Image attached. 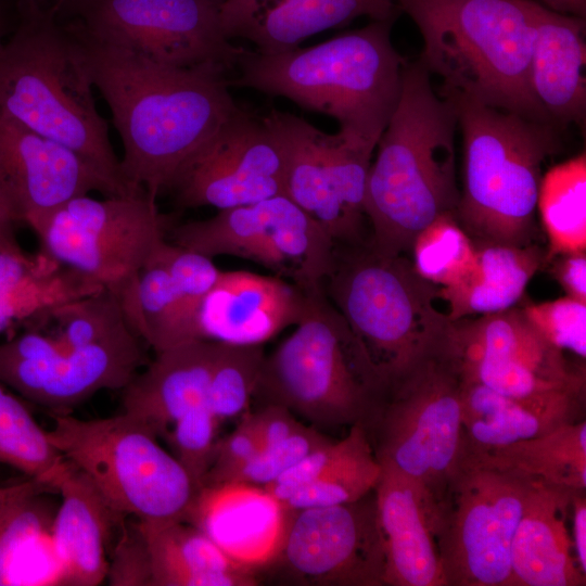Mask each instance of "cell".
<instances>
[{
  "label": "cell",
  "instance_id": "obj_25",
  "mask_svg": "<svg viewBox=\"0 0 586 586\" xmlns=\"http://www.w3.org/2000/svg\"><path fill=\"white\" fill-rule=\"evenodd\" d=\"M530 480L511 543L510 586H585L568 526L573 491Z\"/></svg>",
  "mask_w": 586,
  "mask_h": 586
},
{
  "label": "cell",
  "instance_id": "obj_14",
  "mask_svg": "<svg viewBox=\"0 0 586 586\" xmlns=\"http://www.w3.org/2000/svg\"><path fill=\"white\" fill-rule=\"evenodd\" d=\"M170 242L211 258L252 260L306 293L323 291L336 251L330 235L285 194L177 225Z\"/></svg>",
  "mask_w": 586,
  "mask_h": 586
},
{
  "label": "cell",
  "instance_id": "obj_50",
  "mask_svg": "<svg viewBox=\"0 0 586 586\" xmlns=\"http://www.w3.org/2000/svg\"><path fill=\"white\" fill-rule=\"evenodd\" d=\"M585 491H573L571 496L572 543L581 570L586 573V496Z\"/></svg>",
  "mask_w": 586,
  "mask_h": 586
},
{
  "label": "cell",
  "instance_id": "obj_35",
  "mask_svg": "<svg viewBox=\"0 0 586 586\" xmlns=\"http://www.w3.org/2000/svg\"><path fill=\"white\" fill-rule=\"evenodd\" d=\"M536 209L548 239L546 262L586 252V154L549 168L542 177Z\"/></svg>",
  "mask_w": 586,
  "mask_h": 586
},
{
  "label": "cell",
  "instance_id": "obj_48",
  "mask_svg": "<svg viewBox=\"0 0 586 586\" xmlns=\"http://www.w3.org/2000/svg\"><path fill=\"white\" fill-rule=\"evenodd\" d=\"M249 415L259 449L282 442L304 425L288 408L276 404H264Z\"/></svg>",
  "mask_w": 586,
  "mask_h": 586
},
{
  "label": "cell",
  "instance_id": "obj_51",
  "mask_svg": "<svg viewBox=\"0 0 586 586\" xmlns=\"http://www.w3.org/2000/svg\"><path fill=\"white\" fill-rule=\"evenodd\" d=\"M15 220L0 201V252L26 256L28 255L17 242L14 225Z\"/></svg>",
  "mask_w": 586,
  "mask_h": 586
},
{
  "label": "cell",
  "instance_id": "obj_55",
  "mask_svg": "<svg viewBox=\"0 0 586 586\" xmlns=\"http://www.w3.org/2000/svg\"><path fill=\"white\" fill-rule=\"evenodd\" d=\"M216 3H218L219 5L224 4L225 2L229 1V0H214Z\"/></svg>",
  "mask_w": 586,
  "mask_h": 586
},
{
  "label": "cell",
  "instance_id": "obj_34",
  "mask_svg": "<svg viewBox=\"0 0 586 586\" xmlns=\"http://www.w3.org/2000/svg\"><path fill=\"white\" fill-rule=\"evenodd\" d=\"M471 451V450H470ZM488 462L547 484L586 489V422L581 419L504 447L472 451Z\"/></svg>",
  "mask_w": 586,
  "mask_h": 586
},
{
  "label": "cell",
  "instance_id": "obj_11",
  "mask_svg": "<svg viewBox=\"0 0 586 586\" xmlns=\"http://www.w3.org/2000/svg\"><path fill=\"white\" fill-rule=\"evenodd\" d=\"M530 482L467 449L432 527L446 586H510Z\"/></svg>",
  "mask_w": 586,
  "mask_h": 586
},
{
  "label": "cell",
  "instance_id": "obj_31",
  "mask_svg": "<svg viewBox=\"0 0 586 586\" xmlns=\"http://www.w3.org/2000/svg\"><path fill=\"white\" fill-rule=\"evenodd\" d=\"M152 568V586H255L258 574L231 560L184 521L138 520Z\"/></svg>",
  "mask_w": 586,
  "mask_h": 586
},
{
  "label": "cell",
  "instance_id": "obj_15",
  "mask_svg": "<svg viewBox=\"0 0 586 586\" xmlns=\"http://www.w3.org/2000/svg\"><path fill=\"white\" fill-rule=\"evenodd\" d=\"M145 191L102 200L79 195L35 229L41 251L118 293L165 239L167 218Z\"/></svg>",
  "mask_w": 586,
  "mask_h": 586
},
{
  "label": "cell",
  "instance_id": "obj_39",
  "mask_svg": "<svg viewBox=\"0 0 586 586\" xmlns=\"http://www.w3.org/2000/svg\"><path fill=\"white\" fill-rule=\"evenodd\" d=\"M265 357L263 345L218 342L211 372L208 406L219 423L242 417L250 410Z\"/></svg>",
  "mask_w": 586,
  "mask_h": 586
},
{
  "label": "cell",
  "instance_id": "obj_56",
  "mask_svg": "<svg viewBox=\"0 0 586 586\" xmlns=\"http://www.w3.org/2000/svg\"><path fill=\"white\" fill-rule=\"evenodd\" d=\"M39 1L48 3V0H39Z\"/></svg>",
  "mask_w": 586,
  "mask_h": 586
},
{
  "label": "cell",
  "instance_id": "obj_4",
  "mask_svg": "<svg viewBox=\"0 0 586 586\" xmlns=\"http://www.w3.org/2000/svg\"><path fill=\"white\" fill-rule=\"evenodd\" d=\"M394 22L372 21L321 43L280 53L245 50L235 66L239 76L229 85L328 115L339 130L377 145L398 103L406 64L392 42Z\"/></svg>",
  "mask_w": 586,
  "mask_h": 586
},
{
  "label": "cell",
  "instance_id": "obj_49",
  "mask_svg": "<svg viewBox=\"0 0 586 586\" xmlns=\"http://www.w3.org/2000/svg\"><path fill=\"white\" fill-rule=\"evenodd\" d=\"M551 272L566 296L586 303V252L556 256Z\"/></svg>",
  "mask_w": 586,
  "mask_h": 586
},
{
  "label": "cell",
  "instance_id": "obj_18",
  "mask_svg": "<svg viewBox=\"0 0 586 586\" xmlns=\"http://www.w3.org/2000/svg\"><path fill=\"white\" fill-rule=\"evenodd\" d=\"M285 155L262 118L239 107L181 166L169 188L181 207L220 209L284 194Z\"/></svg>",
  "mask_w": 586,
  "mask_h": 586
},
{
  "label": "cell",
  "instance_id": "obj_10",
  "mask_svg": "<svg viewBox=\"0 0 586 586\" xmlns=\"http://www.w3.org/2000/svg\"><path fill=\"white\" fill-rule=\"evenodd\" d=\"M47 435L117 513L146 522L184 520L198 488L137 419L124 412L99 419L55 415Z\"/></svg>",
  "mask_w": 586,
  "mask_h": 586
},
{
  "label": "cell",
  "instance_id": "obj_47",
  "mask_svg": "<svg viewBox=\"0 0 586 586\" xmlns=\"http://www.w3.org/2000/svg\"><path fill=\"white\" fill-rule=\"evenodd\" d=\"M249 411L241 417L237 426L227 436L217 440L202 486L230 482L232 476L258 453L259 444Z\"/></svg>",
  "mask_w": 586,
  "mask_h": 586
},
{
  "label": "cell",
  "instance_id": "obj_24",
  "mask_svg": "<svg viewBox=\"0 0 586 586\" xmlns=\"http://www.w3.org/2000/svg\"><path fill=\"white\" fill-rule=\"evenodd\" d=\"M54 488L61 501L50 537L61 585H99L106 578L111 534L126 517L113 510L90 479L67 460Z\"/></svg>",
  "mask_w": 586,
  "mask_h": 586
},
{
  "label": "cell",
  "instance_id": "obj_38",
  "mask_svg": "<svg viewBox=\"0 0 586 586\" xmlns=\"http://www.w3.org/2000/svg\"><path fill=\"white\" fill-rule=\"evenodd\" d=\"M475 251L474 241L458 222L455 213H445L417 234L409 257L423 279L445 288L471 269Z\"/></svg>",
  "mask_w": 586,
  "mask_h": 586
},
{
  "label": "cell",
  "instance_id": "obj_1",
  "mask_svg": "<svg viewBox=\"0 0 586 586\" xmlns=\"http://www.w3.org/2000/svg\"><path fill=\"white\" fill-rule=\"evenodd\" d=\"M69 30L120 136L124 180L156 200L184 162L239 110L227 69L214 63L168 65Z\"/></svg>",
  "mask_w": 586,
  "mask_h": 586
},
{
  "label": "cell",
  "instance_id": "obj_40",
  "mask_svg": "<svg viewBox=\"0 0 586 586\" xmlns=\"http://www.w3.org/2000/svg\"><path fill=\"white\" fill-rule=\"evenodd\" d=\"M381 466L368 448L296 491L282 504L289 510L356 501L374 489Z\"/></svg>",
  "mask_w": 586,
  "mask_h": 586
},
{
  "label": "cell",
  "instance_id": "obj_43",
  "mask_svg": "<svg viewBox=\"0 0 586 586\" xmlns=\"http://www.w3.org/2000/svg\"><path fill=\"white\" fill-rule=\"evenodd\" d=\"M368 448H371V445L364 426L360 423L354 424L345 437L337 441L330 440L313 449L264 487L283 502L303 486Z\"/></svg>",
  "mask_w": 586,
  "mask_h": 586
},
{
  "label": "cell",
  "instance_id": "obj_41",
  "mask_svg": "<svg viewBox=\"0 0 586 586\" xmlns=\"http://www.w3.org/2000/svg\"><path fill=\"white\" fill-rule=\"evenodd\" d=\"M150 258L160 263L168 272L178 295L190 339L198 340L195 335L198 311L220 270L213 263V258L178 246L166 239L155 247Z\"/></svg>",
  "mask_w": 586,
  "mask_h": 586
},
{
  "label": "cell",
  "instance_id": "obj_22",
  "mask_svg": "<svg viewBox=\"0 0 586 586\" xmlns=\"http://www.w3.org/2000/svg\"><path fill=\"white\" fill-rule=\"evenodd\" d=\"M290 514L264 486L230 482L200 487L183 521L259 574L278 555Z\"/></svg>",
  "mask_w": 586,
  "mask_h": 586
},
{
  "label": "cell",
  "instance_id": "obj_37",
  "mask_svg": "<svg viewBox=\"0 0 586 586\" xmlns=\"http://www.w3.org/2000/svg\"><path fill=\"white\" fill-rule=\"evenodd\" d=\"M5 387L0 382V463L54 488L66 460L50 443L47 430Z\"/></svg>",
  "mask_w": 586,
  "mask_h": 586
},
{
  "label": "cell",
  "instance_id": "obj_32",
  "mask_svg": "<svg viewBox=\"0 0 586 586\" xmlns=\"http://www.w3.org/2000/svg\"><path fill=\"white\" fill-rule=\"evenodd\" d=\"M50 493L56 491L35 480L0 504V586L51 585L46 563L55 558L50 531L58 507Z\"/></svg>",
  "mask_w": 586,
  "mask_h": 586
},
{
  "label": "cell",
  "instance_id": "obj_45",
  "mask_svg": "<svg viewBox=\"0 0 586 586\" xmlns=\"http://www.w3.org/2000/svg\"><path fill=\"white\" fill-rule=\"evenodd\" d=\"M331 438L311 425L298 431L270 447L262 448L230 480V482L266 486L294 466L313 449ZM228 482V483H230Z\"/></svg>",
  "mask_w": 586,
  "mask_h": 586
},
{
  "label": "cell",
  "instance_id": "obj_28",
  "mask_svg": "<svg viewBox=\"0 0 586 586\" xmlns=\"http://www.w3.org/2000/svg\"><path fill=\"white\" fill-rule=\"evenodd\" d=\"M380 466L374 496L385 559L384 586H446L418 489L393 467Z\"/></svg>",
  "mask_w": 586,
  "mask_h": 586
},
{
  "label": "cell",
  "instance_id": "obj_33",
  "mask_svg": "<svg viewBox=\"0 0 586 586\" xmlns=\"http://www.w3.org/2000/svg\"><path fill=\"white\" fill-rule=\"evenodd\" d=\"M102 289L42 251L26 256L0 252V333L48 308Z\"/></svg>",
  "mask_w": 586,
  "mask_h": 586
},
{
  "label": "cell",
  "instance_id": "obj_26",
  "mask_svg": "<svg viewBox=\"0 0 586 586\" xmlns=\"http://www.w3.org/2000/svg\"><path fill=\"white\" fill-rule=\"evenodd\" d=\"M218 342L193 340L156 352L123 391V412L157 437L191 409L208 405L211 372Z\"/></svg>",
  "mask_w": 586,
  "mask_h": 586
},
{
  "label": "cell",
  "instance_id": "obj_3",
  "mask_svg": "<svg viewBox=\"0 0 586 586\" xmlns=\"http://www.w3.org/2000/svg\"><path fill=\"white\" fill-rule=\"evenodd\" d=\"M17 21L0 47V111L73 150L127 194L120 160L98 112L78 39L39 0H16Z\"/></svg>",
  "mask_w": 586,
  "mask_h": 586
},
{
  "label": "cell",
  "instance_id": "obj_6",
  "mask_svg": "<svg viewBox=\"0 0 586 586\" xmlns=\"http://www.w3.org/2000/svg\"><path fill=\"white\" fill-rule=\"evenodd\" d=\"M445 99L462 135L458 222L474 242L534 243L542 167L560 150L559 128L466 98Z\"/></svg>",
  "mask_w": 586,
  "mask_h": 586
},
{
  "label": "cell",
  "instance_id": "obj_44",
  "mask_svg": "<svg viewBox=\"0 0 586 586\" xmlns=\"http://www.w3.org/2000/svg\"><path fill=\"white\" fill-rule=\"evenodd\" d=\"M531 324L555 347L586 357V303L569 296L521 307Z\"/></svg>",
  "mask_w": 586,
  "mask_h": 586
},
{
  "label": "cell",
  "instance_id": "obj_7",
  "mask_svg": "<svg viewBox=\"0 0 586 586\" xmlns=\"http://www.w3.org/2000/svg\"><path fill=\"white\" fill-rule=\"evenodd\" d=\"M322 289L385 387L450 333L453 321L435 306L440 286L415 270L409 255H383L368 242L336 246Z\"/></svg>",
  "mask_w": 586,
  "mask_h": 586
},
{
  "label": "cell",
  "instance_id": "obj_36",
  "mask_svg": "<svg viewBox=\"0 0 586 586\" xmlns=\"http://www.w3.org/2000/svg\"><path fill=\"white\" fill-rule=\"evenodd\" d=\"M116 296L131 329L155 353L193 341L171 279L160 263L150 258Z\"/></svg>",
  "mask_w": 586,
  "mask_h": 586
},
{
  "label": "cell",
  "instance_id": "obj_29",
  "mask_svg": "<svg viewBox=\"0 0 586 586\" xmlns=\"http://www.w3.org/2000/svg\"><path fill=\"white\" fill-rule=\"evenodd\" d=\"M585 396L517 398L461 379V418L468 450L485 451L575 422Z\"/></svg>",
  "mask_w": 586,
  "mask_h": 586
},
{
  "label": "cell",
  "instance_id": "obj_23",
  "mask_svg": "<svg viewBox=\"0 0 586 586\" xmlns=\"http://www.w3.org/2000/svg\"><path fill=\"white\" fill-rule=\"evenodd\" d=\"M398 0H229L220 5L225 36L265 54L295 49L308 37L367 16L396 20Z\"/></svg>",
  "mask_w": 586,
  "mask_h": 586
},
{
  "label": "cell",
  "instance_id": "obj_20",
  "mask_svg": "<svg viewBox=\"0 0 586 586\" xmlns=\"http://www.w3.org/2000/svg\"><path fill=\"white\" fill-rule=\"evenodd\" d=\"M141 339L130 326L97 343L46 357H25L0 343V382L56 412L102 390H123L143 362Z\"/></svg>",
  "mask_w": 586,
  "mask_h": 586
},
{
  "label": "cell",
  "instance_id": "obj_53",
  "mask_svg": "<svg viewBox=\"0 0 586 586\" xmlns=\"http://www.w3.org/2000/svg\"><path fill=\"white\" fill-rule=\"evenodd\" d=\"M539 2L561 13L585 16L586 0H539Z\"/></svg>",
  "mask_w": 586,
  "mask_h": 586
},
{
  "label": "cell",
  "instance_id": "obj_21",
  "mask_svg": "<svg viewBox=\"0 0 586 586\" xmlns=\"http://www.w3.org/2000/svg\"><path fill=\"white\" fill-rule=\"evenodd\" d=\"M308 293L278 276L220 271L196 316L198 340L263 345L304 314Z\"/></svg>",
  "mask_w": 586,
  "mask_h": 586
},
{
  "label": "cell",
  "instance_id": "obj_54",
  "mask_svg": "<svg viewBox=\"0 0 586 586\" xmlns=\"http://www.w3.org/2000/svg\"><path fill=\"white\" fill-rule=\"evenodd\" d=\"M35 480L34 479H27L26 481L15 483L12 485L1 486L0 487V504H2L4 500L9 499L10 497L23 492Z\"/></svg>",
  "mask_w": 586,
  "mask_h": 586
},
{
  "label": "cell",
  "instance_id": "obj_27",
  "mask_svg": "<svg viewBox=\"0 0 586 586\" xmlns=\"http://www.w3.org/2000/svg\"><path fill=\"white\" fill-rule=\"evenodd\" d=\"M584 17L536 10L531 53V85L547 120L557 128L582 127L586 112Z\"/></svg>",
  "mask_w": 586,
  "mask_h": 586
},
{
  "label": "cell",
  "instance_id": "obj_19",
  "mask_svg": "<svg viewBox=\"0 0 586 586\" xmlns=\"http://www.w3.org/2000/svg\"><path fill=\"white\" fill-rule=\"evenodd\" d=\"M128 195L82 156L0 111V201L35 229L68 200Z\"/></svg>",
  "mask_w": 586,
  "mask_h": 586
},
{
  "label": "cell",
  "instance_id": "obj_12",
  "mask_svg": "<svg viewBox=\"0 0 586 586\" xmlns=\"http://www.w3.org/2000/svg\"><path fill=\"white\" fill-rule=\"evenodd\" d=\"M69 29L174 66L214 63L229 71L245 49L225 36L214 0H48Z\"/></svg>",
  "mask_w": 586,
  "mask_h": 586
},
{
  "label": "cell",
  "instance_id": "obj_5",
  "mask_svg": "<svg viewBox=\"0 0 586 586\" xmlns=\"http://www.w3.org/2000/svg\"><path fill=\"white\" fill-rule=\"evenodd\" d=\"M419 28L421 62L442 97L550 124L531 85L536 0H398ZM552 125V124H551Z\"/></svg>",
  "mask_w": 586,
  "mask_h": 586
},
{
  "label": "cell",
  "instance_id": "obj_46",
  "mask_svg": "<svg viewBox=\"0 0 586 586\" xmlns=\"http://www.w3.org/2000/svg\"><path fill=\"white\" fill-rule=\"evenodd\" d=\"M111 586H152V568L138 522L120 526L105 578Z\"/></svg>",
  "mask_w": 586,
  "mask_h": 586
},
{
  "label": "cell",
  "instance_id": "obj_42",
  "mask_svg": "<svg viewBox=\"0 0 586 586\" xmlns=\"http://www.w3.org/2000/svg\"><path fill=\"white\" fill-rule=\"evenodd\" d=\"M219 424L209 406L201 405L179 418L163 437L198 489L211 466Z\"/></svg>",
  "mask_w": 586,
  "mask_h": 586
},
{
  "label": "cell",
  "instance_id": "obj_52",
  "mask_svg": "<svg viewBox=\"0 0 586 586\" xmlns=\"http://www.w3.org/2000/svg\"><path fill=\"white\" fill-rule=\"evenodd\" d=\"M16 21V0H0V47L13 31Z\"/></svg>",
  "mask_w": 586,
  "mask_h": 586
},
{
  "label": "cell",
  "instance_id": "obj_13",
  "mask_svg": "<svg viewBox=\"0 0 586 586\" xmlns=\"http://www.w3.org/2000/svg\"><path fill=\"white\" fill-rule=\"evenodd\" d=\"M262 120L285 155L284 194L336 246L368 242L365 194L375 144L341 130L324 132L303 117L276 109Z\"/></svg>",
  "mask_w": 586,
  "mask_h": 586
},
{
  "label": "cell",
  "instance_id": "obj_30",
  "mask_svg": "<svg viewBox=\"0 0 586 586\" xmlns=\"http://www.w3.org/2000/svg\"><path fill=\"white\" fill-rule=\"evenodd\" d=\"M475 243L471 269L456 283L440 288L451 321L504 311L514 307L536 272L547 263L536 243L512 245Z\"/></svg>",
  "mask_w": 586,
  "mask_h": 586
},
{
  "label": "cell",
  "instance_id": "obj_9",
  "mask_svg": "<svg viewBox=\"0 0 586 586\" xmlns=\"http://www.w3.org/2000/svg\"><path fill=\"white\" fill-rule=\"evenodd\" d=\"M461 413V377L447 339L386 387L362 425L379 463L418 489L431 531L467 454Z\"/></svg>",
  "mask_w": 586,
  "mask_h": 586
},
{
  "label": "cell",
  "instance_id": "obj_16",
  "mask_svg": "<svg viewBox=\"0 0 586 586\" xmlns=\"http://www.w3.org/2000/svg\"><path fill=\"white\" fill-rule=\"evenodd\" d=\"M448 347L463 381L523 399L585 396V365L570 362L521 307L453 321Z\"/></svg>",
  "mask_w": 586,
  "mask_h": 586
},
{
  "label": "cell",
  "instance_id": "obj_2",
  "mask_svg": "<svg viewBox=\"0 0 586 586\" xmlns=\"http://www.w3.org/2000/svg\"><path fill=\"white\" fill-rule=\"evenodd\" d=\"M457 116L434 90L419 59L405 64L398 103L381 133L366 184L369 245L383 255H409L417 234L456 213Z\"/></svg>",
  "mask_w": 586,
  "mask_h": 586
},
{
  "label": "cell",
  "instance_id": "obj_17",
  "mask_svg": "<svg viewBox=\"0 0 586 586\" xmlns=\"http://www.w3.org/2000/svg\"><path fill=\"white\" fill-rule=\"evenodd\" d=\"M270 570L307 586H384L385 559L374 489L336 506L291 510Z\"/></svg>",
  "mask_w": 586,
  "mask_h": 586
},
{
  "label": "cell",
  "instance_id": "obj_8",
  "mask_svg": "<svg viewBox=\"0 0 586 586\" xmlns=\"http://www.w3.org/2000/svg\"><path fill=\"white\" fill-rule=\"evenodd\" d=\"M294 331L265 357L253 398L317 429L365 424L386 387L323 291L308 293Z\"/></svg>",
  "mask_w": 586,
  "mask_h": 586
}]
</instances>
